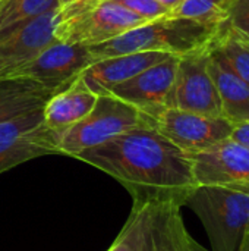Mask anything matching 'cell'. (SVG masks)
Returning <instances> with one entry per match:
<instances>
[{
  "label": "cell",
  "mask_w": 249,
  "mask_h": 251,
  "mask_svg": "<svg viewBox=\"0 0 249 251\" xmlns=\"http://www.w3.org/2000/svg\"><path fill=\"white\" fill-rule=\"evenodd\" d=\"M75 159L119 181L131 193L134 203L182 207L198 185L191 154L145 124L81 151Z\"/></svg>",
  "instance_id": "6da1fadb"
},
{
  "label": "cell",
  "mask_w": 249,
  "mask_h": 251,
  "mask_svg": "<svg viewBox=\"0 0 249 251\" xmlns=\"http://www.w3.org/2000/svg\"><path fill=\"white\" fill-rule=\"evenodd\" d=\"M220 25H208L189 18L161 16L138 28L112 38L106 43L88 47L92 63L142 51H161L183 56L205 49L217 35Z\"/></svg>",
  "instance_id": "7a4b0ae2"
},
{
  "label": "cell",
  "mask_w": 249,
  "mask_h": 251,
  "mask_svg": "<svg viewBox=\"0 0 249 251\" xmlns=\"http://www.w3.org/2000/svg\"><path fill=\"white\" fill-rule=\"evenodd\" d=\"M54 22L59 43L91 47L150 21L110 0H76L59 7Z\"/></svg>",
  "instance_id": "3957f363"
},
{
  "label": "cell",
  "mask_w": 249,
  "mask_h": 251,
  "mask_svg": "<svg viewBox=\"0 0 249 251\" xmlns=\"http://www.w3.org/2000/svg\"><path fill=\"white\" fill-rule=\"evenodd\" d=\"M183 206L201 221L210 240V251L239 250L249 231V196L222 187L197 185Z\"/></svg>",
  "instance_id": "277c9868"
},
{
  "label": "cell",
  "mask_w": 249,
  "mask_h": 251,
  "mask_svg": "<svg viewBox=\"0 0 249 251\" xmlns=\"http://www.w3.org/2000/svg\"><path fill=\"white\" fill-rule=\"evenodd\" d=\"M141 124L136 107L112 94H101L82 121L60 132L59 151L75 159L81 151L98 147Z\"/></svg>",
  "instance_id": "5b68a950"
},
{
  "label": "cell",
  "mask_w": 249,
  "mask_h": 251,
  "mask_svg": "<svg viewBox=\"0 0 249 251\" xmlns=\"http://www.w3.org/2000/svg\"><path fill=\"white\" fill-rule=\"evenodd\" d=\"M141 119L188 154L200 153L227 140L233 129V124L226 118L204 116L173 107L141 115Z\"/></svg>",
  "instance_id": "8992f818"
},
{
  "label": "cell",
  "mask_w": 249,
  "mask_h": 251,
  "mask_svg": "<svg viewBox=\"0 0 249 251\" xmlns=\"http://www.w3.org/2000/svg\"><path fill=\"white\" fill-rule=\"evenodd\" d=\"M60 132L44 124V107L0 124V174L59 151Z\"/></svg>",
  "instance_id": "52a82bcc"
},
{
  "label": "cell",
  "mask_w": 249,
  "mask_h": 251,
  "mask_svg": "<svg viewBox=\"0 0 249 251\" xmlns=\"http://www.w3.org/2000/svg\"><path fill=\"white\" fill-rule=\"evenodd\" d=\"M207 47L179 56L167 107L204 116L225 118L217 88L207 69Z\"/></svg>",
  "instance_id": "ba28073f"
},
{
  "label": "cell",
  "mask_w": 249,
  "mask_h": 251,
  "mask_svg": "<svg viewBox=\"0 0 249 251\" xmlns=\"http://www.w3.org/2000/svg\"><path fill=\"white\" fill-rule=\"evenodd\" d=\"M198 185L222 187L249 196V150L232 140L191 154Z\"/></svg>",
  "instance_id": "9c48e42d"
},
{
  "label": "cell",
  "mask_w": 249,
  "mask_h": 251,
  "mask_svg": "<svg viewBox=\"0 0 249 251\" xmlns=\"http://www.w3.org/2000/svg\"><path fill=\"white\" fill-rule=\"evenodd\" d=\"M56 12L50 10L0 34V81L59 43L54 37Z\"/></svg>",
  "instance_id": "30bf717a"
},
{
  "label": "cell",
  "mask_w": 249,
  "mask_h": 251,
  "mask_svg": "<svg viewBox=\"0 0 249 251\" xmlns=\"http://www.w3.org/2000/svg\"><path fill=\"white\" fill-rule=\"evenodd\" d=\"M90 65H92V59L88 47L54 43L34 60L16 69L7 79L25 78L54 90H62Z\"/></svg>",
  "instance_id": "8fae6325"
},
{
  "label": "cell",
  "mask_w": 249,
  "mask_h": 251,
  "mask_svg": "<svg viewBox=\"0 0 249 251\" xmlns=\"http://www.w3.org/2000/svg\"><path fill=\"white\" fill-rule=\"evenodd\" d=\"M179 56L145 69L136 76L114 85L106 94H112L139 110L141 115H153L167 107V99L175 82Z\"/></svg>",
  "instance_id": "7c38bea8"
},
{
  "label": "cell",
  "mask_w": 249,
  "mask_h": 251,
  "mask_svg": "<svg viewBox=\"0 0 249 251\" xmlns=\"http://www.w3.org/2000/svg\"><path fill=\"white\" fill-rule=\"evenodd\" d=\"M170 56L175 54L161 51H142L109 57L90 65L81 72V76L94 94L101 96L114 85L136 76L138 74L166 60Z\"/></svg>",
  "instance_id": "4fadbf2b"
},
{
  "label": "cell",
  "mask_w": 249,
  "mask_h": 251,
  "mask_svg": "<svg viewBox=\"0 0 249 251\" xmlns=\"http://www.w3.org/2000/svg\"><path fill=\"white\" fill-rule=\"evenodd\" d=\"M98 96L84 82L81 74L63 90L57 91L44 106V124L47 128L62 132L82 121L94 107Z\"/></svg>",
  "instance_id": "5bb4252c"
},
{
  "label": "cell",
  "mask_w": 249,
  "mask_h": 251,
  "mask_svg": "<svg viewBox=\"0 0 249 251\" xmlns=\"http://www.w3.org/2000/svg\"><path fill=\"white\" fill-rule=\"evenodd\" d=\"M207 69L211 75V79L217 88L223 116L235 124L249 121V85L235 75L222 57L207 47Z\"/></svg>",
  "instance_id": "9a60e30c"
},
{
  "label": "cell",
  "mask_w": 249,
  "mask_h": 251,
  "mask_svg": "<svg viewBox=\"0 0 249 251\" xmlns=\"http://www.w3.org/2000/svg\"><path fill=\"white\" fill-rule=\"evenodd\" d=\"M63 90V88H62ZM60 90L41 85L25 78L0 81V124L43 109Z\"/></svg>",
  "instance_id": "2e32d148"
},
{
  "label": "cell",
  "mask_w": 249,
  "mask_h": 251,
  "mask_svg": "<svg viewBox=\"0 0 249 251\" xmlns=\"http://www.w3.org/2000/svg\"><path fill=\"white\" fill-rule=\"evenodd\" d=\"M189 237L181 206L157 204L145 251H188Z\"/></svg>",
  "instance_id": "e0dca14e"
},
{
  "label": "cell",
  "mask_w": 249,
  "mask_h": 251,
  "mask_svg": "<svg viewBox=\"0 0 249 251\" xmlns=\"http://www.w3.org/2000/svg\"><path fill=\"white\" fill-rule=\"evenodd\" d=\"M157 204L134 203L126 224L107 251H145Z\"/></svg>",
  "instance_id": "ac0fdd59"
},
{
  "label": "cell",
  "mask_w": 249,
  "mask_h": 251,
  "mask_svg": "<svg viewBox=\"0 0 249 251\" xmlns=\"http://www.w3.org/2000/svg\"><path fill=\"white\" fill-rule=\"evenodd\" d=\"M226 66L238 75L242 81L249 85V41L242 35L235 32L227 26V24H222L217 35L208 44Z\"/></svg>",
  "instance_id": "d6986e66"
},
{
  "label": "cell",
  "mask_w": 249,
  "mask_h": 251,
  "mask_svg": "<svg viewBox=\"0 0 249 251\" xmlns=\"http://www.w3.org/2000/svg\"><path fill=\"white\" fill-rule=\"evenodd\" d=\"M230 0H183L167 16L189 18L208 25H222L227 21Z\"/></svg>",
  "instance_id": "ffe728a7"
},
{
  "label": "cell",
  "mask_w": 249,
  "mask_h": 251,
  "mask_svg": "<svg viewBox=\"0 0 249 251\" xmlns=\"http://www.w3.org/2000/svg\"><path fill=\"white\" fill-rule=\"evenodd\" d=\"M226 24L249 41V0H230Z\"/></svg>",
  "instance_id": "44dd1931"
},
{
  "label": "cell",
  "mask_w": 249,
  "mask_h": 251,
  "mask_svg": "<svg viewBox=\"0 0 249 251\" xmlns=\"http://www.w3.org/2000/svg\"><path fill=\"white\" fill-rule=\"evenodd\" d=\"M110 1L117 3L125 9L134 12L135 15H139L148 21L161 18L169 13V10L160 3H157L156 0H110Z\"/></svg>",
  "instance_id": "7402d4cb"
},
{
  "label": "cell",
  "mask_w": 249,
  "mask_h": 251,
  "mask_svg": "<svg viewBox=\"0 0 249 251\" xmlns=\"http://www.w3.org/2000/svg\"><path fill=\"white\" fill-rule=\"evenodd\" d=\"M229 140H232L233 143H236V144H239V146L249 150V121L248 122L235 124Z\"/></svg>",
  "instance_id": "603a6c76"
},
{
  "label": "cell",
  "mask_w": 249,
  "mask_h": 251,
  "mask_svg": "<svg viewBox=\"0 0 249 251\" xmlns=\"http://www.w3.org/2000/svg\"><path fill=\"white\" fill-rule=\"evenodd\" d=\"M156 1L160 3L161 6H164V7L170 12V10H173L175 7H178L183 0H156Z\"/></svg>",
  "instance_id": "cb8c5ba5"
},
{
  "label": "cell",
  "mask_w": 249,
  "mask_h": 251,
  "mask_svg": "<svg viewBox=\"0 0 249 251\" xmlns=\"http://www.w3.org/2000/svg\"><path fill=\"white\" fill-rule=\"evenodd\" d=\"M188 251H210L207 250V249H204L201 244H198L192 237H189V240H188Z\"/></svg>",
  "instance_id": "d4e9b609"
},
{
  "label": "cell",
  "mask_w": 249,
  "mask_h": 251,
  "mask_svg": "<svg viewBox=\"0 0 249 251\" xmlns=\"http://www.w3.org/2000/svg\"><path fill=\"white\" fill-rule=\"evenodd\" d=\"M238 251H249V231L247 232V235L244 237L242 244H241V247H239V250Z\"/></svg>",
  "instance_id": "484cf974"
},
{
  "label": "cell",
  "mask_w": 249,
  "mask_h": 251,
  "mask_svg": "<svg viewBox=\"0 0 249 251\" xmlns=\"http://www.w3.org/2000/svg\"><path fill=\"white\" fill-rule=\"evenodd\" d=\"M73 1H76V0H59V6L63 7V6H66L69 3H73Z\"/></svg>",
  "instance_id": "4316f807"
}]
</instances>
